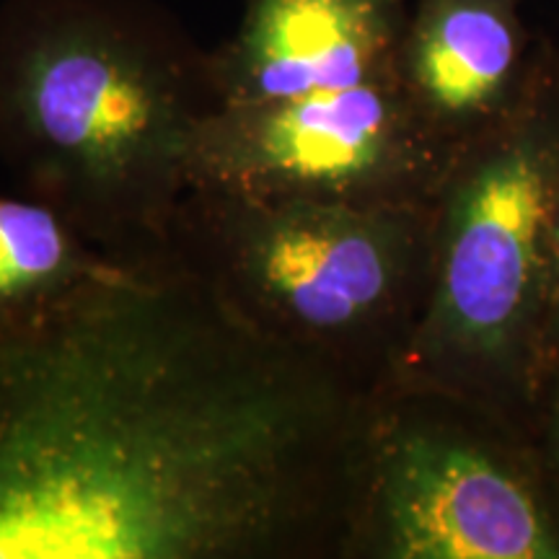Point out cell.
Here are the masks:
<instances>
[{
    "instance_id": "cell-1",
    "label": "cell",
    "mask_w": 559,
    "mask_h": 559,
    "mask_svg": "<svg viewBox=\"0 0 559 559\" xmlns=\"http://www.w3.org/2000/svg\"><path fill=\"white\" fill-rule=\"evenodd\" d=\"M370 394L171 254L0 309V559H345Z\"/></svg>"
},
{
    "instance_id": "cell-2",
    "label": "cell",
    "mask_w": 559,
    "mask_h": 559,
    "mask_svg": "<svg viewBox=\"0 0 559 559\" xmlns=\"http://www.w3.org/2000/svg\"><path fill=\"white\" fill-rule=\"evenodd\" d=\"M221 107L210 52L148 3L0 9V166L104 260L166 254Z\"/></svg>"
},
{
    "instance_id": "cell-3",
    "label": "cell",
    "mask_w": 559,
    "mask_h": 559,
    "mask_svg": "<svg viewBox=\"0 0 559 559\" xmlns=\"http://www.w3.org/2000/svg\"><path fill=\"white\" fill-rule=\"evenodd\" d=\"M171 254L262 337L373 394L430 290V205L264 200L190 187Z\"/></svg>"
},
{
    "instance_id": "cell-4",
    "label": "cell",
    "mask_w": 559,
    "mask_h": 559,
    "mask_svg": "<svg viewBox=\"0 0 559 559\" xmlns=\"http://www.w3.org/2000/svg\"><path fill=\"white\" fill-rule=\"evenodd\" d=\"M557 200L559 50L547 39L526 99L456 153L440 185L428 300L394 379L456 391L534 428Z\"/></svg>"
},
{
    "instance_id": "cell-5",
    "label": "cell",
    "mask_w": 559,
    "mask_h": 559,
    "mask_svg": "<svg viewBox=\"0 0 559 559\" xmlns=\"http://www.w3.org/2000/svg\"><path fill=\"white\" fill-rule=\"evenodd\" d=\"M345 559H559V479L534 428L456 391L383 383Z\"/></svg>"
},
{
    "instance_id": "cell-6",
    "label": "cell",
    "mask_w": 559,
    "mask_h": 559,
    "mask_svg": "<svg viewBox=\"0 0 559 559\" xmlns=\"http://www.w3.org/2000/svg\"><path fill=\"white\" fill-rule=\"evenodd\" d=\"M451 164L394 75L298 99L221 107L200 132L192 187L264 200L430 205Z\"/></svg>"
},
{
    "instance_id": "cell-7",
    "label": "cell",
    "mask_w": 559,
    "mask_h": 559,
    "mask_svg": "<svg viewBox=\"0 0 559 559\" xmlns=\"http://www.w3.org/2000/svg\"><path fill=\"white\" fill-rule=\"evenodd\" d=\"M544 47L523 0H409L396 75L417 122L456 158L519 109Z\"/></svg>"
},
{
    "instance_id": "cell-8",
    "label": "cell",
    "mask_w": 559,
    "mask_h": 559,
    "mask_svg": "<svg viewBox=\"0 0 559 559\" xmlns=\"http://www.w3.org/2000/svg\"><path fill=\"white\" fill-rule=\"evenodd\" d=\"M409 0H247L210 52L223 107L298 99L396 75Z\"/></svg>"
},
{
    "instance_id": "cell-9",
    "label": "cell",
    "mask_w": 559,
    "mask_h": 559,
    "mask_svg": "<svg viewBox=\"0 0 559 559\" xmlns=\"http://www.w3.org/2000/svg\"><path fill=\"white\" fill-rule=\"evenodd\" d=\"M55 210L0 194V309L34 300L109 267Z\"/></svg>"
},
{
    "instance_id": "cell-10",
    "label": "cell",
    "mask_w": 559,
    "mask_h": 559,
    "mask_svg": "<svg viewBox=\"0 0 559 559\" xmlns=\"http://www.w3.org/2000/svg\"><path fill=\"white\" fill-rule=\"evenodd\" d=\"M542 362H544V394H547L549 386H555L559 381V200L555 210V223H551V272H549L547 319H544Z\"/></svg>"
},
{
    "instance_id": "cell-11",
    "label": "cell",
    "mask_w": 559,
    "mask_h": 559,
    "mask_svg": "<svg viewBox=\"0 0 559 559\" xmlns=\"http://www.w3.org/2000/svg\"><path fill=\"white\" fill-rule=\"evenodd\" d=\"M534 432L549 469L555 472V477L559 479V381L555 386H549L547 394H544L542 407L536 412L534 419Z\"/></svg>"
}]
</instances>
